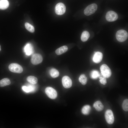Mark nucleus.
<instances>
[{
    "instance_id": "nucleus-14",
    "label": "nucleus",
    "mask_w": 128,
    "mask_h": 128,
    "mask_svg": "<svg viewBox=\"0 0 128 128\" xmlns=\"http://www.w3.org/2000/svg\"><path fill=\"white\" fill-rule=\"evenodd\" d=\"M35 84H29L28 86H23L22 87V89L26 92H33L34 91L35 89Z\"/></svg>"
},
{
    "instance_id": "nucleus-13",
    "label": "nucleus",
    "mask_w": 128,
    "mask_h": 128,
    "mask_svg": "<svg viewBox=\"0 0 128 128\" xmlns=\"http://www.w3.org/2000/svg\"><path fill=\"white\" fill-rule=\"evenodd\" d=\"M93 106L96 110L98 112L101 111L104 108V105L100 101L95 102L93 104Z\"/></svg>"
},
{
    "instance_id": "nucleus-4",
    "label": "nucleus",
    "mask_w": 128,
    "mask_h": 128,
    "mask_svg": "<svg viewBox=\"0 0 128 128\" xmlns=\"http://www.w3.org/2000/svg\"><path fill=\"white\" fill-rule=\"evenodd\" d=\"M101 74L106 78H109L112 74L111 70L109 67L106 64H104L100 67Z\"/></svg>"
},
{
    "instance_id": "nucleus-18",
    "label": "nucleus",
    "mask_w": 128,
    "mask_h": 128,
    "mask_svg": "<svg viewBox=\"0 0 128 128\" xmlns=\"http://www.w3.org/2000/svg\"><path fill=\"white\" fill-rule=\"evenodd\" d=\"M11 82L9 79L5 78L0 80V87H3L10 84Z\"/></svg>"
},
{
    "instance_id": "nucleus-2",
    "label": "nucleus",
    "mask_w": 128,
    "mask_h": 128,
    "mask_svg": "<svg viewBox=\"0 0 128 128\" xmlns=\"http://www.w3.org/2000/svg\"><path fill=\"white\" fill-rule=\"evenodd\" d=\"M97 8V5L95 3L91 4L87 6L84 10V14L89 16L94 14Z\"/></svg>"
},
{
    "instance_id": "nucleus-12",
    "label": "nucleus",
    "mask_w": 128,
    "mask_h": 128,
    "mask_svg": "<svg viewBox=\"0 0 128 128\" xmlns=\"http://www.w3.org/2000/svg\"><path fill=\"white\" fill-rule=\"evenodd\" d=\"M24 51L26 55H30L33 52V47L31 44L28 43L24 47Z\"/></svg>"
},
{
    "instance_id": "nucleus-17",
    "label": "nucleus",
    "mask_w": 128,
    "mask_h": 128,
    "mask_svg": "<svg viewBox=\"0 0 128 128\" xmlns=\"http://www.w3.org/2000/svg\"><path fill=\"white\" fill-rule=\"evenodd\" d=\"M9 5L7 0H0V9H5L8 8Z\"/></svg>"
},
{
    "instance_id": "nucleus-26",
    "label": "nucleus",
    "mask_w": 128,
    "mask_h": 128,
    "mask_svg": "<svg viewBox=\"0 0 128 128\" xmlns=\"http://www.w3.org/2000/svg\"><path fill=\"white\" fill-rule=\"evenodd\" d=\"M98 78L100 79L99 81L101 83L104 85H105L106 83V78L103 76L101 73H100Z\"/></svg>"
},
{
    "instance_id": "nucleus-15",
    "label": "nucleus",
    "mask_w": 128,
    "mask_h": 128,
    "mask_svg": "<svg viewBox=\"0 0 128 128\" xmlns=\"http://www.w3.org/2000/svg\"><path fill=\"white\" fill-rule=\"evenodd\" d=\"M68 50L67 47L66 46H64L57 49L55 51V52L57 55H60L66 52Z\"/></svg>"
},
{
    "instance_id": "nucleus-24",
    "label": "nucleus",
    "mask_w": 128,
    "mask_h": 128,
    "mask_svg": "<svg viewBox=\"0 0 128 128\" xmlns=\"http://www.w3.org/2000/svg\"><path fill=\"white\" fill-rule=\"evenodd\" d=\"M25 26L26 29L29 32L32 33L34 32V28L30 24L28 23H26L25 24Z\"/></svg>"
},
{
    "instance_id": "nucleus-1",
    "label": "nucleus",
    "mask_w": 128,
    "mask_h": 128,
    "mask_svg": "<svg viewBox=\"0 0 128 128\" xmlns=\"http://www.w3.org/2000/svg\"><path fill=\"white\" fill-rule=\"evenodd\" d=\"M128 37L127 32L125 30L121 29L118 31L116 34L117 40L120 42H123L127 40Z\"/></svg>"
},
{
    "instance_id": "nucleus-3",
    "label": "nucleus",
    "mask_w": 128,
    "mask_h": 128,
    "mask_svg": "<svg viewBox=\"0 0 128 128\" xmlns=\"http://www.w3.org/2000/svg\"><path fill=\"white\" fill-rule=\"evenodd\" d=\"M8 68L10 71L14 73H21L23 71L22 67L18 64L16 63L10 64Z\"/></svg>"
},
{
    "instance_id": "nucleus-21",
    "label": "nucleus",
    "mask_w": 128,
    "mask_h": 128,
    "mask_svg": "<svg viewBox=\"0 0 128 128\" xmlns=\"http://www.w3.org/2000/svg\"><path fill=\"white\" fill-rule=\"evenodd\" d=\"M51 76L53 78H55L59 76V73L58 71L55 68H52L50 71Z\"/></svg>"
},
{
    "instance_id": "nucleus-23",
    "label": "nucleus",
    "mask_w": 128,
    "mask_h": 128,
    "mask_svg": "<svg viewBox=\"0 0 128 128\" xmlns=\"http://www.w3.org/2000/svg\"><path fill=\"white\" fill-rule=\"evenodd\" d=\"M100 74L99 72L96 70H93L90 74V78L93 79H96L99 78Z\"/></svg>"
},
{
    "instance_id": "nucleus-9",
    "label": "nucleus",
    "mask_w": 128,
    "mask_h": 128,
    "mask_svg": "<svg viewBox=\"0 0 128 128\" xmlns=\"http://www.w3.org/2000/svg\"><path fill=\"white\" fill-rule=\"evenodd\" d=\"M42 60L43 58L42 56L40 54L36 53L32 55L31 61L33 64L36 65L41 63Z\"/></svg>"
},
{
    "instance_id": "nucleus-6",
    "label": "nucleus",
    "mask_w": 128,
    "mask_h": 128,
    "mask_svg": "<svg viewBox=\"0 0 128 128\" xmlns=\"http://www.w3.org/2000/svg\"><path fill=\"white\" fill-rule=\"evenodd\" d=\"M45 92L49 97L51 99H55L57 96V93L55 90L50 87H46Z\"/></svg>"
},
{
    "instance_id": "nucleus-19",
    "label": "nucleus",
    "mask_w": 128,
    "mask_h": 128,
    "mask_svg": "<svg viewBox=\"0 0 128 128\" xmlns=\"http://www.w3.org/2000/svg\"><path fill=\"white\" fill-rule=\"evenodd\" d=\"M90 36V34L87 31H84L81 34V40L83 42L86 41L88 39Z\"/></svg>"
},
{
    "instance_id": "nucleus-5",
    "label": "nucleus",
    "mask_w": 128,
    "mask_h": 128,
    "mask_svg": "<svg viewBox=\"0 0 128 128\" xmlns=\"http://www.w3.org/2000/svg\"><path fill=\"white\" fill-rule=\"evenodd\" d=\"M105 116L108 123L110 124H113L114 121V117L113 113L111 110L108 109L106 111Z\"/></svg>"
},
{
    "instance_id": "nucleus-22",
    "label": "nucleus",
    "mask_w": 128,
    "mask_h": 128,
    "mask_svg": "<svg viewBox=\"0 0 128 128\" xmlns=\"http://www.w3.org/2000/svg\"><path fill=\"white\" fill-rule=\"evenodd\" d=\"M78 80L79 82L83 85H86L87 81V78L84 74H82L80 76Z\"/></svg>"
},
{
    "instance_id": "nucleus-10",
    "label": "nucleus",
    "mask_w": 128,
    "mask_h": 128,
    "mask_svg": "<svg viewBox=\"0 0 128 128\" xmlns=\"http://www.w3.org/2000/svg\"><path fill=\"white\" fill-rule=\"evenodd\" d=\"M62 82L64 87L66 88H70L72 85V81L71 78L68 76H65L62 78Z\"/></svg>"
},
{
    "instance_id": "nucleus-25",
    "label": "nucleus",
    "mask_w": 128,
    "mask_h": 128,
    "mask_svg": "<svg viewBox=\"0 0 128 128\" xmlns=\"http://www.w3.org/2000/svg\"><path fill=\"white\" fill-rule=\"evenodd\" d=\"M122 107L123 110L125 111H128V99H126L123 101L122 104Z\"/></svg>"
},
{
    "instance_id": "nucleus-20",
    "label": "nucleus",
    "mask_w": 128,
    "mask_h": 128,
    "mask_svg": "<svg viewBox=\"0 0 128 128\" xmlns=\"http://www.w3.org/2000/svg\"><path fill=\"white\" fill-rule=\"evenodd\" d=\"M26 79L30 83L33 84H36L38 81L36 77L32 76H28Z\"/></svg>"
},
{
    "instance_id": "nucleus-7",
    "label": "nucleus",
    "mask_w": 128,
    "mask_h": 128,
    "mask_svg": "<svg viewBox=\"0 0 128 128\" xmlns=\"http://www.w3.org/2000/svg\"><path fill=\"white\" fill-rule=\"evenodd\" d=\"M66 10V7L63 3H59L56 5L55 8V11L57 15H61L65 13Z\"/></svg>"
},
{
    "instance_id": "nucleus-16",
    "label": "nucleus",
    "mask_w": 128,
    "mask_h": 128,
    "mask_svg": "<svg viewBox=\"0 0 128 128\" xmlns=\"http://www.w3.org/2000/svg\"><path fill=\"white\" fill-rule=\"evenodd\" d=\"M91 110L90 106L88 105H86L82 108L81 112L82 114L85 115H88L90 113Z\"/></svg>"
},
{
    "instance_id": "nucleus-8",
    "label": "nucleus",
    "mask_w": 128,
    "mask_h": 128,
    "mask_svg": "<svg viewBox=\"0 0 128 128\" xmlns=\"http://www.w3.org/2000/svg\"><path fill=\"white\" fill-rule=\"evenodd\" d=\"M117 14L113 11H109L106 14L105 18L106 20L109 22L115 21L118 18Z\"/></svg>"
},
{
    "instance_id": "nucleus-27",
    "label": "nucleus",
    "mask_w": 128,
    "mask_h": 128,
    "mask_svg": "<svg viewBox=\"0 0 128 128\" xmlns=\"http://www.w3.org/2000/svg\"><path fill=\"white\" fill-rule=\"evenodd\" d=\"M1 50V46H0V51Z\"/></svg>"
},
{
    "instance_id": "nucleus-11",
    "label": "nucleus",
    "mask_w": 128,
    "mask_h": 128,
    "mask_svg": "<svg viewBox=\"0 0 128 128\" xmlns=\"http://www.w3.org/2000/svg\"><path fill=\"white\" fill-rule=\"evenodd\" d=\"M103 57V54L101 52H96L93 55V60L94 62L98 63L102 60Z\"/></svg>"
}]
</instances>
